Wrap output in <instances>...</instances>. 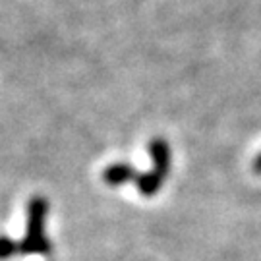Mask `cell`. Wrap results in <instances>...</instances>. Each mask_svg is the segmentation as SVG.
<instances>
[{"label": "cell", "mask_w": 261, "mask_h": 261, "mask_svg": "<svg viewBox=\"0 0 261 261\" xmlns=\"http://www.w3.org/2000/svg\"><path fill=\"white\" fill-rule=\"evenodd\" d=\"M47 201L43 197H35L29 203L28 215V236L19 246L23 253H45L48 252V244L45 238V215H47Z\"/></svg>", "instance_id": "obj_1"}, {"label": "cell", "mask_w": 261, "mask_h": 261, "mask_svg": "<svg viewBox=\"0 0 261 261\" xmlns=\"http://www.w3.org/2000/svg\"><path fill=\"white\" fill-rule=\"evenodd\" d=\"M253 170L261 174V155H257V157H255V161H253Z\"/></svg>", "instance_id": "obj_5"}, {"label": "cell", "mask_w": 261, "mask_h": 261, "mask_svg": "<svg viewBox=\"0 0 261 261\" xmlns=\"http://www.w3.org/2000/svg\"><path fill=\"white\" fill-rule=\"evenodd\" d=\"M18 250H19V246H16L10 238L0 236V259H6V257H10L14 252H18Z\"/></svg>", "instance_id": "obj_4"}, {"label": "cell", "mask_w": 261, "mask_h": 261, "mask_svg": "<svg viewBox=\"0 0 261 261\" xmlns=\"http://www.w3.org/2000/svg\"><path fill=\"white\" fill-rule=\"evenodd\" d=\"M149 153L155 161V168L147 174H143L141 178H138V188L145 197L155 196V192L161 188L168 172V167H170V151H168L167 141L153 140L149 145Z\"/></svg>", "instance_id": "obj_2"}, {"label": "cell", "mask_w": 261, "mask_h": 261, "mask_svg": "<svg viewBox=\"0 0 261 261\" xmlns=\"http://www.w3.org/2000/svg\"><path fill=\"white\" fill-rule=\"evenodd\" d=\"M134 176H140V174H138L132 167L124 165V163L111 165V167L103 172L105 182H107V184H111V186H120V184L128 182V180H136Z\"/></svg>", "instance_id": "obj_3"}]
</instances>
